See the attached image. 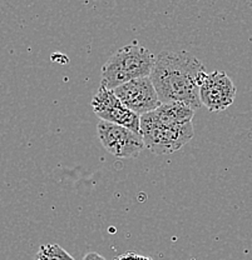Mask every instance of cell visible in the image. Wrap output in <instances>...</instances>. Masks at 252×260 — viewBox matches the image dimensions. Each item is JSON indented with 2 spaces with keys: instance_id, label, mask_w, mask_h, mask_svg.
<instances>
[{
  "instance_id": "6da1fadb",
  "label": "cell",
  "mask_w": 252,
  "mask_h": 260,
  "mask_svg": "<svg viewBox=\"0 0 252 260\" xmlns=\"http://www.w3.org/2000/svg\"><path fill=\"white\" fill-rule=\"evenodd\" d=\"M206 68L186 50H164L156 56L150 75L159 102L183 103L192 110L202 107L200 86Z\"/></svg>"
},
{
  "instance_id": "7a4b0ae2",
  "label": "cell",
  "mask_w": 252,
  "mask_h": 260,
  "mask_svg": "<svg viewBox=\"0 0 252 260\" xmlns=\"http://www.w3.org/2000/svg\"><path fill=\"white\" fill-rule=\"evenodd\" d=\"M153 54L138 43L118 49L102 68V86L115 90L128 81L150 77L154 65Z\"/></svg>"
},
{
  "instance_id": "3957f363",
  "label": "cell",
  "mask_w": 252,
  "mask_h": 260,
  "mask_svg": "<svg viewBox=\"0 0 252 260\" xmlns=\"http://www.w3.org/2000/svg\"><path fill=\"white\" fill-rule=\"evenodd\" d=\"M139 129L146 148L157 155H166L178 151L194 135L192 121L175 125H163L157 121L153 112L141 116Z\"/></svg>"
},
{
  "instance_id": "277c9868",
  "label": "cell",
  "mask_w": 252,
  "mask_h": 260,
  "mask_svg": "<svg viewBox=\"0 0 252 260\" xmlns=\"http://www.w3.org/2000/svg\"><path fill=\"white\" fill-rule=\"evenodd\" d=\"M97 134L103 148L119 159L137 158L146 146L139 134L108 121H99Z\"/></svg>"
},
{
  "instance_id": "5b68a950",
  "label": "cell",
  "mask_w": 252,
  "mask_h": 260,
  "mask_svg": "<svg viewBox=\"0 0 252 260\" xmlns=\"http://www.w3.org/2000/svg\"><path fill=\"white\" fill-rule=\"evenodd\" d=\"M92 108L101 120L124 126L141 135V116L127 109L116 95L115 90L102 85L99 86L92 99Z\"/></svg>"
},
{
  "instance_id": "8992f818",
  "label": "cell",
  "mask_w": 252,
  "mask_h": 260,
  "mask_svg": "<svg viewBox=\"0 0 252 260\" xmlns=\"http://www.w3.org/2000/svg\"><path fill=\"white\" fill-rule=\"evenodd\" d=\"M115 93L127 109L139 116L154 112L161 105L150 77L128 81L116 88Z\"/></svg>"
},
{
  "instance_id": "52a82bcc",
  "label": "cell",
  "mask_w": 252,
  "mask_h": 260,
  "mask_svg": "<svg viewBox=\"0 0 252 260\" xmlns=\"http://www.w3.org/2000/svg\"><path fill=\"white\" fill-rule=\"evenodd\" d=\"M236 85L231 78L221 70L207 74L200 86V100L210 112H223L234 103Z\"/></svg>"
},
{
  "instance_id": "ba28073f",
  "label": "cell",
  "mask_w": 252,
  "mask_h": 260,
  "mask_svg": "<svg viewBox=\"0 0 252 260\" xmlns=\"http://www.w3.org/2000/svg\"><path fill=\"white\" fill-rule=\"evenodd\" d=\"M153 115L156 116L159 124L175 125V124H185L192 121L194 110H192L183 103H163L154 110Z\"/></svg>"
},
{
  "instance_id": "9c48e42d",
  "label": "cell",
  "mask_w": 252,
  "mask_h": 260,
  "mask_svg": "<svg viewBox=\"0 0 252 260\" xmlns=\"http://www.w3.org/2000/svg\"><path fill=\"white\" fill-rule=\"evenodd\" d=\"M35 260H75L58 244H45L38 250Z\"/></svg>"
},
{
  "instance_id": "30bf717a",
  "label": "cell",
  "mask_w": 252,
  "mask_h": 260,
  "mask_svg": "<svg viewBox=\"0 0 252 260\" xmlns=\"http://www.w3.org/2000/svg\"><path fill=\"white\" fill-rule=\"evenodd\" d=\"M115 260H152L151 258H146V256H141L137 255L134 253H128V254H124V255L118 256Z\"/></svg>"
},
{
  "instance_id": "8fae6325",
  "label": "cell",
  "mask_w": 252,
  "mask_h": 260,
  "mask_svg": "<svg viewBox=\"0 0 252 260\" xmlns=\"http://www.w3.org/2000/svg\"><path fill=\"white\" fill-rule=\"evenodd\" d=\"M83 260H105L102 255H99L98 253H88L84 256Z\"/></svg>"
},
{
  "instance_id": "7c38bea8",
  "label": "cell",
  "mask_w": 252,
  "mask_h": 260,
  "mask_svg": "<svg viewBox=\"0 0 252 260\" xmlns=\"http://www.w3.org/2000/svg\"><path fill=\"white\" fill-rule=\"evenodd\" d=\"M248 5H250V7L252 8V2H250V3H248Z\"/></svg>"
}]
</instances>
